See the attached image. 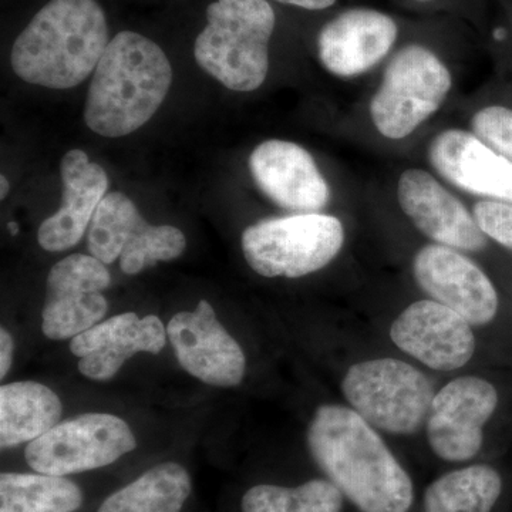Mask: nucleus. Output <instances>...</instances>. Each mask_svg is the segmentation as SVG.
Wrapping results in <instances>:
<instances>
[{"label": "nucleus", "instance_id": "obj_23", "mask_svg": "<svg viewBox=\"0 0 512 512\" xmlns=\"http://www.w3.org/2000/svg\"><path fill=\"white\" fill-rule=\"evenodd\" d=\"M82 504V491L64 477L42 473L0 476V512H74Z\"/></svg>", "mask_w": 512, "mask_h": 512}, {"label": "nucleus", "instance_id": "obj_2", "mask_svg": "<svg viewBox=\"0 0 512 512\" xmlns=\"http://www.w3.org/2000/svg\"><path fill=\"white\" fill-rule=\"evenodd\" d=\"M173 67L157 43L120 32L104 50L84 104V123L103 137H124L153 119L170 92Z\"/></svg>", "mask_w": 512, "mask_h": 512}, {"label": "nucleus", "instance_id": "obj_27", "mask_svg": "<svg viewBox=\"0 0 512 512\" xmlns=\"http://www.w3.org/2000/svg\"><path fill=\"white\" fill-rule=\"evenodd\" d=\"M466 127L512 161V107L484 104L468 116Z\"/></svg>", "mask_w": 512, "mask_h": 512}, {"label": "nucleus", "instance_id": "obj_25", "mask_svg": "<svg viewBox=\"0 0 512 512\" xmlns=\"http://www.w3.org/2000/svg\"><path fill=\"white\" fill-rule=\"evenodd\" d=\"M342 495L332 481L325 480L296 488L256 485L242 498V512H340Z\"/></svg>", "mask_w": 512, "mask_h": 512}, {"label": "nucleus", "instance_id": "obj_29", "mask_svg": "<svg viewBox=\"0 0 512 512\" xmlns=\"http://www.w3.org/2000/svg\"><path fill=\"white\" fill-rule=\"evenodd\" d=\"M13 348H15V343H13L9 330L0 329V377L2 379L8 375L10 366H12Z\"/></svg>", "mask_w": 512, "mask_h": 512}, {"label": "nucleus", "instance_id": "obj_22", "mask_svg": "<svg viewBox=\"0 0 512 512\" xmlns=\"http://www.w3.org/2000/svg\"><path fill=\"white\" fill-rule=\"evenodd\" d=\"M503 490L494 468L471 466L451 471L427 488L424 512H491Z\"/></svg>", "mask_w": 512, "mask_h": 512}, {"label": "nucleus", "instance_id": "obj_17", "mask_svg": "<svg viewBox=\"0 0 512 512\" xmlns=\"http://www.w3.org/2000/svg\"><path fill=\"white\" fill-rule=\"evenodd\" d=\"M390 338L407 355L441 372L460 369L476 352L471 323L433 299L407 306L394 320Z\"/></svg>", "mask_w": 512, "mask_h": 512}, {"label": "nucleus", "instance_id": "obj_1", "mask_svg": "<svg viewBox=\"0 0 512 512\" xmlns=\"http://www.w3.org/2000/svg\"><path fill=\"white\" fill-rule=\"evenodd\" d=\"M308 446L323 473L362 512H407L413 504L409 474L355 410L325 404L316 410Z\"/></svg>", "mask_w": 512, "mask_h": 512}, {"label": "nucleus", "instance_id": "obj_18", "mask_svg": "<svg viewBox=\"0 0 512 512\" xmlns=\"http://www.w3.org/2000/svg\"><path fill=\"white\" fill-rule=\"evenodd\" d=\"M167 336L158 316L148 315L141 319L137 313L126 312L74 336L70 350L80 357L79 370L83 376L106 382L137 353H160L167 343Z\"/></svg>", "mask_w": 512, "mask_h": 512}, {"label": "nucleus", "instance_id": "obj_6", "mask_svg": "<svg viewBox=\"0 0 512 512\" xmlns=\"http://www.w3.org/2000/svg\"><path fill=\"white\" fill-rule=\"evenodd\" d=\"M346 241L342 220L326 212L268 218L242 232L245 261L265 278L296 279L326 268Z\"/></svg>", "mask_w": 512, "mask_h": 512}, {"label": "nucleus", "instance_id": "obj_12", "mask_svg": "<svg viewBox=\"0 0 512 512\" xmlns=\"http://www.w3.org/2000/svg\"><path fill=\"white\" fill-rule=\"evenodd\" d=\"M111 275L106 264L92 255L73 254L57 262L47 276L42 330L46 338H74L96 326L109 309L104 289Z\"/></svg>", "mask_w": 512, "mask_h": 512}, {"label": "nucleus", "instance_id": "obj_14", "mask_svg": "<svg viewBox=\"0 0 512 512\" xmlns=\"http://www.w3.org/2000/svg\"><path fill=\"white\" fill-rule=\"evenodd\" d=\"M258 190L276 207L292 214L322 212L332 201V187L311 151L282 138L262 141L248 158Z\"/></svg>", "mask_w": 512, "mask_h": 512}, {"label": "nucleus", "instance_id": "obj_11", "mask_svg": "<svg viewBox=\"0 0 512 512\" xmlns=\"http://www.w3.org/2000/svg\"><path fill=\"white\" fill-rule=\"evenodd\" d=\"M427 168L454 191L477 200L512 202V161L466 126L437 130L424 147Z\"/></svg>", "mask_w": 512, "mask_h": 512}, {"label": "nucleus", "instance_id": "obj_21", "mask_svg": "<svg viewBox=\"0 0 512 512\" xmlns=\"http://www.w3.org/2000/svg\"><path fill=\"white\" fill-rule=\"evenodd\" d=\"M190 494L188 471L177 463H163L111 494L97 512H181Z\"/></svg>", "mask_w": 512, "mask_h": 512}, {"label": "nucleus", "instance_id": "obj_4", "mask_svg": "<svg viewBox=\"0 0 512 512\" xmlns=\"http://www.w3.org/2000/svg\"><path fill=\"white\" fill-rule=\"evenodd\" d=\"M456 77L423 43H407L387 60L366 103V119L380 140L400 144L416 136L450 100Z\"/></svg>", "mask_w": 512, "mask_h": 512}, {"label": "nucleus", "instance_id": "obj_31", "mask_svg": "<svg viewBox=\"0 0 512 512\" xmlns=\"http://www.w3.org/2000/svg\"><path fill=\"white\" fill-rule=\"evenodd\" d=\"M0 184H2V191H0V198L2 200H5L6 197H8L9 191H10V184L8 181V178L5 177V175L2 174V177H0Z\"/></svg>", "mask_w": 512, "mask_h": 512}, {"label": "nucleus", "instance_id": "obj_28", "mask_svg": "<svg viewBox=\"0 0 512 512\" xmlns=\"http://www.w3.org/2000/svg\"><path fill=\"white\" fill-rule=\"evenodd\" d=\"M471 210L485 237L512 252V202L477 200Z\"/></svg>", "mask_w": 512, "mask_h": 512}, {"label": "nucleus", "instance_id": "obj_15", "mask_svg": "<svg viewBox=\"0 0 512 512\" xmlns=\"http://www.w3.org/2000/svg\"><path fill=\"white\" fill-rule=\"evenodd\" d=\"M498 393L480 377H458L434 396L427 416V439L437 457L467 461L483 446V429L493 416Z\"/></svg>", "mask_w": 512, "mask_h": 512}, {"label": "nucleus", "instance_id": "obj_3", "mask_svg": "<svg viewBox=\"0 0 512 512\" xmlns=\"http://www.w3.org/2000/svg\"><path fill=\"white\" fill-rule=\"evenodd\" d=\"M109 43L96 0H50L15 40L10 63L23 82L72 89L94 73Z\"/></svg>", "mask_w": 512, "mask_h": 512}, {"label": "nucleus", "instance_id": "obj_16", "mask_svg": "<svg viewBox=\"0 0 512 512\" xmlns=\"http://www.w3.org/2000/svg\"><path fill=\"white\" fill-rule=\"evenodd\" d=\"M175 357L184 370L201 382L234 387L247 369L244 350L221 325L210 302L202 299L194 312H180L167 326Z\"/></svg>", "mask_w": 512, "mask_h": 512}, {"label": "nucleus", "instance_id": "obj_7", "mask_svg": "<svg viewBox=\"0 0 512 512\" xmlns=\"http://www.w3.org/2000/svg\"><path fill=\"white\" fill-rule=\"evenodd\" d=\"M342 392L362 419L390 434L420 430L436 396L420 370L397 359L367 360L350 367Z\"/></svg>", "mask_w": 512, "mask_h": 512}, {"label": "nucleus", "instance_id": "obj_8", "mask_svg": "<svg viewBox=\"0 0 512 512\" xmlns=\"http://www.w3.org/2000/svg\"><path fill=\"white\" fill-rule=\"evenodd\" d=\"M136 447L126 421L109 413H86L29 443L25 456L37 473L64 477L110 466Z\"/></svg>", "mask_w": 512, "mask_h": 512}, {"label": "nucleus", "instance_id": "obj_30", "mask_svg": "<svg viewBox=\"0 0 512 512\" xmlns=\"http://www.w3.org/2000/svg\"><path fill=\"white\" fill-rule=\"evenodd\" d=\"M275 2L305 10H325L332 8L338 0H275Z\"/></svg>", "mask_w": 512, "mask_h": 512}, {"label": "nucleus", "instance_id": "obj_13", "mask_svg": "<svg viewBox=\"0 0 512 512\" xmlns=\"http://www.w3.org/2000/svg\"><path fill=\"white\" fill-rule=\"evenodd\" d=\"M412 271L421 291L471 325H487L497 315V289L466 252L431 242L414 255Z\"/></svg>", "mask_w": 512, "mask_h": 512}, {"label": "nucleus", "instance_id": "obj_9", "mask_svg": "<svg viewBox=\"0 0 512 512\" xmlns=\"http://www.w3.org/2000/svg\"><path fill=\"white\" fill-rule=\"evenodd\" d=\"M397 205L407 220L433 244L461 252H480L488 238L473 210L430 168L406 167L394 185Z\"/></svg>", "mask_w": 512, "mask_h": 512}, {"label": "nucleus", "instance_id": "obj_20", "mask_svg": "<svg viewBox=\"0 0 512 512\" xmlns=\"http://www.w3.org/2000/svg\"><path fill=\"white\" fill-rule=\"evenodd\" d=\"M63 406L52 389L36 382L0 387V446L32 443L57 426Z\"/></svg>", "mask_w": 512, "mask_h": 512}, {"label": "nucleus", "instance_id": "obj_10", "mask_svg": "<svg viewBox=\"0 0 512 512\" xmlns=\"http://www.w3.org/2000/svg\"><path fill=\"white\" fill-rule=\"evenodd\" d=\"M397 20L382 10H343L320 29L316 39L319 63L338 80L362 79L386 64L396 52Z\"/></svg>", "mask_w": 512, "mask_h": 512}, {"label": "nucleus", "instance_id": "obj_26", "mask_svg": "<svg viewBox=\"0 0 512 512\" xmlns=\"http://www.w3.org/2000/svg\"><path fill=\"white\" fill-rule=\"evenodd\" d=\"M185 247L187 239L181 229L173 225H150L144 221L121 252V271L127 275L140 274L157 262L178 258Z\"/></svg>", "mask_w": 512, "mask_h": 512}, {"label": "nucleus", "instance_id": "obj_5", "mask_svg": "<svg viewBox=\"0 0 512 512\" xmlns=\"http://www.w3.org/2000/svg\"><path fill=\"white\" fill-rule=\"evenodd\" d=\"M195 40L194 56L205 73L229 90L251 93L269 74L275 10L268 0H217Z\"/></svg>", "mask_w": 512, "mask_h": 512}, {"label": "nucleus", "instance_id": "obj_33", "mask_svg": "<svg viewBox=\"0 0 512 512\" xmlns=\"http://www.w3.org/2000/svg\"><path fill=\"white\" fill-rule=\"evenodd\" d=\"M413 2H417V3H429V2H433V0H413Z\"/></svg>", "mask_w": 512, "mask_h": 512}, {"label": "nucleus", "instance_id": "obj_24", "mask_svg": "<svg viewBox=\"0 0 512 512\" xmlns=\"http://www.w3.org/2000/svg\"><path fill=\"white\" fill-rule=\"evenodd\" d=\"M144 221L136 204L126 194L109 192L90 222L87 238L90 254L103 264H113L120 259L127 242Z\"/></svg>", "mask_w": 512, "mask_h": 512}, {"label": "nucleus", "instance_id": "obj_32", "mask_svg": "<svg viewBox=\"0 0 512 512\" xmlns=\"http://www.w3.org/2000/svg\"><path fill=\"white\" fill-rule=\"evenodd\" d=\"M9 231H10V234H12V235L18 234V232H19L18 224H16V222H10Z\"/></svg>", "mask_w": 512, "mask_h": 512}, {"label": "nucleus", "instance_id": "obj_19", "mask_svg": "<svg viewBox=\"0 0 512 512\" xmlns=\"http://www.w3.org/2000/svg\"><path fill=\"white\" fill-rule=\"evenodd\" d=\"M63 200L59 211L42 222L37 241L49 252H62L79 244L90 227L100 202L109 190V177L79 148L67 151L60 163Z\"/></svg>", "mask_w": 512, "mask_h": 512}]
</instances>
